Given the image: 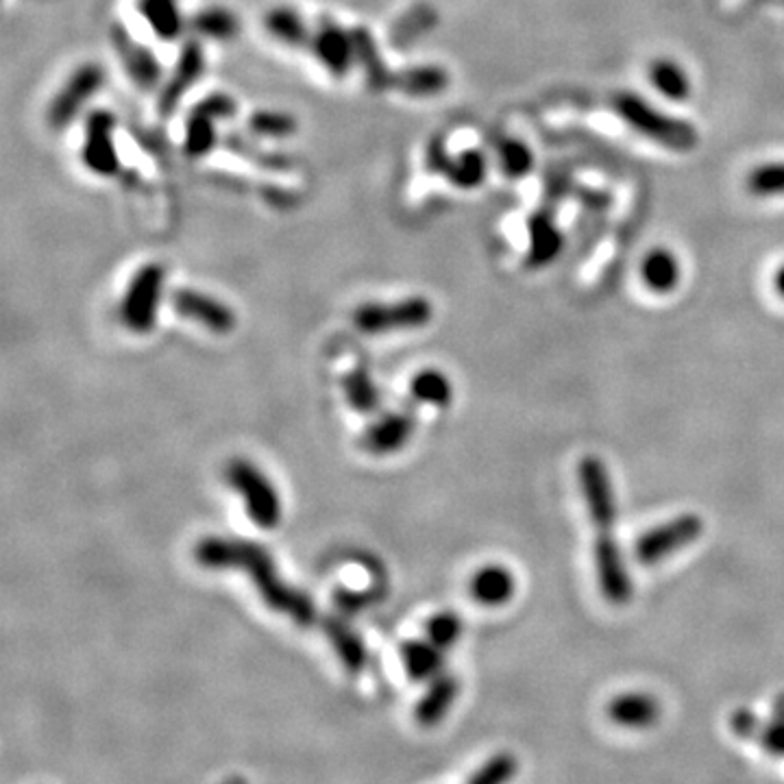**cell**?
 <instances>
[{
  "label": "cell",
  "mask_w": 784,
  "mask_h": 784,
  "mask_svg": "<svg viewBox=\"0 0 784 784\" xmlns=\"http://www.w3.org/2000/svg\"><path fill=\"white\" fill-rule=\"evenodd\" d=\"M452 83L450 72L443 65L419 64L394 70L392 90L412 99H434L443 94Z\"/></svg>",
  "instance_id": "obj_18"
},
{
  "label": "cell",
  "mask_w": 784,
  "mask_h": 784,
  "mask_svg": "<svg viewBox=\"0 0 784 784\" xmlns=\"http://www.w3.org/2000/svg\"><path fill=\"white\" fill-rule=\"evenodd\" d=\"M310 51L317 58V62L326 68L327 74H331L333 79L347 76L355 65L353 33L340 27L331 18L319 20L312 35Z\"/></svg>",
  "instance_id": "obj_11"
},
{
  "label": "cell",
  "mask_w": 784,
  "mask_h": 784,
  "mask_svg": "<svg viewBox=\"0 0 784 784\" xmlns=\"http://www.w3.org/2000/svg\"><path fill=\"white\" fill-rule=\"evenodd\" d=\"M351 33H353V42H355V65H360L367 85L373 92L392 90L394 70H391L389 64L384 62L373 33L367 27H355V29H351Z\"/></svg>",
  "instance_id": "obj_20"
},
{
  "label": "cell",
  "mask_w": 784,
  "mask_h": 784,
  "mask_svg": "<svg viewBox=\"0 0 784 784\" xmlns=\"http://www.w3.org/2000/svg\"><path fill=\"white\" fill-rule=\"evenodd\" d=\"M216 125H218L216 118L190 110L188 121H186V140H184V151L188 157L200 159L216 148V144H218Z\"/></svg>",
  "instance_id": "obj_32"
},
{
  "label": "cell",
  "mask_w": 784,
  "mask_h": 784,
  "mask_svg": "<svg viewBox=\"0 0 784 784\" xmlns=\"http://www.w3.org/2000/svg\"><path fill=\"white\" fill-rule=\"evenodd\" d=\"M452 153L447 151V142L443 137H432V142L427 144V151H425V164L432 173H439V175H445L447 168H450V162H452Z\"/></svg>",
  "instance_id": "obj_42"
},
{
  "label": "cell",
  "mask_w": 784,
  "mask_h": 784,
  "mask_svg": "<svg viewBox=\"0 0 784 784\" xmlns=\"http://www.w3.org/2000/svg\"><path fill=\"white\" fill-rule=\"evenodd\" d=\"M112 47L125 65V72L140 90H153L159 85L164 72L157 58L144 44L135 42L123 24L112 27Z\"/></svg>",
  "instance_id": "obj_14"
},
{
  "label": "cell",
  "mask_w": 784,
  "mask_h": 784,
  "mask_svg": "<svg viewBox=\"0 0 784 784\" xmlns=\"http://www.w3.org/2000/svg\"><path fill=\"white\" fill-rule=\"evenodd\" d=\"M231 488L243 497L249 519L260 529L279 527L283 517L281 497L268 475L249 460H231L225 471Z\"/></svg>",
  "instance_id": "obj_3"
},
{
  "label": "cell",
  "mask_w": 784,
  "mask_h": 784,
  "mask_svg": "<svg viewBox=\"0 0 784 784\" xmlns=\"http://www.w3.org/2000/svg\"><path fill=\"white\" fill-rule=\"evenodd\" d=\"M116 116L107 110H94L85 121V140L81 148L83 166L103 179H112L121 171V157L114 142Z\"/></svg>",
  "instance_id": "obj_9"
},
{
  "label": "cell",
  "mask_w": 784,
  "mask_h": 784,
  "mask_svg": "<svg viewBox=\"0 0 784 784\" xmlns=\"http://www.w3.org/2000/svg\"><path fill=\"white\" fill-rule=\"evenodd\" d=\"M264 29L272 40L290 49H310L314 35L306 18L292 7H272L264 16Z\"/></svg>",
  "instance_id": "obj_23"
},
{
  "label": "cell",
  "mask_w": 784,
  "mask_h": 784,
  "mask_svg": "<svg viewBox=\"0 0 784 784\" xmlns=\"http://www.w3.org/2000/svg\"><path fill=\"white\" fill-rule=\"evenodd\" d=\"M592 558H595V571H597L601 595L615 606L628 604L632 599L635 585L626 567L621 547L615 538V532L597 534V540L592 545Z\"/></svg>",
  "instance_id": "obj_10"
},
{
  "label": "cell",
  "mask_w": 784,
  "mask_h": 784,
  "mask_svg": "<svg viewBox=\"0 0 784 784\" xmlns=\"http://www.w3.org/2000/svg\"><path fill=\"white\" fill-rule=\"evenodd\" d=\"M410 392L416 401L434 405V408H447V405H452V399H454V386H452L450 378L436 369H427V371H421L419 375H414L412 384H410Z\"/></svg>",
  "instance_id": "obj_33"
},
{
  "label": "cell",
  "mask_w": 784,
  "mask_h": 784,
  "mask_svg": "<svg viewBox=\"0 0 784 784\" xmlns=\"http://www.w3.org/2000/svg\"><path fill=\"white\" fill-rule=\"evenodd\" d=\"M193 110L200 112V114H207V116H212L216 121H229V118L236 116L238 103H236L234 96H229L225 92H214V94L200 99Z\"/></svg>",
  "instance_id": "obj_40"
},
{
  "label": "cell",
  "mask_w": 784,
  "mask_h": 784,
  "mask_svg": "<svg viewBox=\"0 0 784 784\" xmlns=\"http://www.w3.org/2000/svg\"><path fill=\"white\" fill-rule=\"evenodd\" d=\"M612 107L628 127L669 151L687 153L700 144V133L689 121L656 110L652 103L643 101L639 94L619 92L615 94Z\"/></svg>",
  "instance_id": "obj_2"
},
{
  "label": "cell",
  "mask_w": 784,
  "mask_h": 784,
  "mask_svg": "<svg viewBox=\"0 0 784 784\" xmlns=\"http://www.w3.org/2000/svg\"><path fill=\"white\" fill-rule=\"evenodd\" d=\"M321 623H323V632H326L329 643L333 646L342 664L349 671L358 673L367 664V650H364L360 635L338 617H326Z\"/></svg>",
  "instance_id": "obj_29"
},
{
  "label": "cell",
  "mask_w": 784,
  "mask_h": 784,
  "mask_svg": "<svg viewBox=\"0 0 784 784\" xmlns=\"http://www.w3.org/2000/svg\"><path fill=\"white\" fill-rule=\"evenodd\" d=\"M166 286V268L159 261L144 264L131 279L121 303V321L133 333H148L157 323V310Z\"/></svg>",
  "instance_id": "obj_4"
},
{
  "label": "cell",
  "mask_w": 784,
  "mask_h": 784,
  "mask_svg": "<svg viewBox=\"0 0 784 784\" xmlns=\"http://www.w3.org/2000/svg\"><path fill=\"white\" fill-rule=\"evenodd\" d=\"M745 188L759 198L784 196V162H765L754 166L745 177Z\"/></svg>",
  "instance_id": "obj_36"
},
{
  "label": "cell",
  "mask_w": 784,
  "mask_h": 784,
  "mask_svg": "<svg viewBox=\"0 0 784 784\" xmlns=\"http://www.w3.org/2000/svg\"><path fill=\"white\" fill-rule=\"evenodd\" d=\"M648 76L656 92L662 94L667 101L684 103L693 94V83L687 68L671 58H656L648 68Z\"/></svg>",
  "instance_id": "obj_27"
},
{
  "label": "cell",
  "mask_w": 784,
  "mask_h": 784,
  "mask_svg": "<svg viewBox=\"0 0 784 784\" xmlns=\"http://www.w3.org/2000/svg\"><path fill=\"white\" fill-rule=\"evenodd\" d=\"M774 290L778 292L781 299H784V264H781L778 270L774 272Z\"/></svg>",
  "instance_id": "obj_43"
},
{
  "label": "cell",
  "mask_w": 784,
  "mask_h": 784,
  "mask_svg": "<svg viewBox=\"0 0 784 784\" xmlns=\"http://www.w3.org/2000/svg\"><path fill=\"white\" fill-rule=\"evenodd\" d=\"M434 317V308L425 297H408L394 303H364L353 312V326L362 333H389L394 329H419Z\"/></svg>",
  "instance_id": "obj_6"
},
{
  "label": "cell",
  "mask_w": 784,
  "mask_h": 784,
  "mask_svg": "<svg viewBox=\"0 0 784 784\" xmlns=\"http://www.w3.org/2000/svg\"><path fill=\"white\" fill-rule=\"evenodd\" d=\"M704 534V519L693 513L678 515L667 523H660L650 532L641 534L635 545V558L639 565L653 567L673 554L691 547Z\"/></svg>",
  "instance_id": "obj_5"
},
{
  "label": "cell",
  "mask_w": 784,
  "mask_h": 784,
  "mask_svg": "<svg viewBox=\"0 0 784 784\" xmlns=\"http://www.w3.org/2000/svg\"><path fill=\"white\" fill-rule=\"evenodd\" d=\"M342 391L347 396V403L362 414H371L380 408V391L369 369L362 364L342 378Z\"/></svg>",
  "instance_id": "obj_31"
},
{
  "label": "cell",
  "mask_w": 784,
  "mask_h": 784,
  "mask_svg": "<svg viewBox=\"0 0 784 784\" xmlns=\"http://www.w3.org/2000/svg\"><path fill=\"white\" fill-rule=\"evenodd\" d=\"M384 588L375 587L373 590H360V592H347V590H338L336 595V604L340 610L344 612H358L364 606H371L375 601H380L384 597Z\"/></svg>",
  "instance_id": "obj_41"
},
{
  "label": "cell",
  "mask_w": 784,
  "mask_h": 784,
  "mask_svg": "<svg viewBox=\"0 0 784 784\" xmlns=\"http://www.w3.org/2000/svg\"><path fill=\"white\" fill-rule=\"evenodd\" d=\"M196 563L205 569H240L249 576L261 601L277 615L301 628L319 621L317 604L299 588L290 587L277 571L272 556L251 540L207 536L195 547Z\"/></svg>",
  "instance_id": "obj_1"
},
{
  "label": "cell",
  "mask_w": 784,
  "mask_h": 784,
  "mask_svg": "<svg viewBox=\"0 0 784 784\" xmlns=\"http://www.w3.org/2000/svg\"><path fill=\"white\" fill-rule=\"evenodd\" d=\"M580 488L587 504L588 517L599 532H615L617 523V495L610 471L601 457L587 456L578 466Z\"/></svg>",
  "instance_id": "obj_8"
},
{
  "label": "cell",
  "mask_w": 784,
  "mask_h": 784,
  "mask_svg": "<svg viewBox=\"0 0 784 784\" xmlns=\"http://www.w3.org/2000/svg\"><path fill=\"white\" fill-rule=\"evenodd\" d=\"M519 776L517 754L504 750L486 759L464 784H513Z\"/></svg>",
  "instance_id": "obj_35"
},
{
  "label": "cell",
  "mask_w": 784,
  "mask_h": 784,
  "mask_svg": "<svg viewBox=\"0 0 784 784\" xmlns=\"http://www.w3.org/2000/svg\"><path fill=\"white\" fill-rule=\"evenodd\" d=\"M457 695H460V680L454 673L447 671L441 673L430 682L425 695L419 700L414 709V719L425 728L439 725L454 709Z\"/></svg>",
  "instance_id": "obj_21"
},
{
  "label": "cell",
  "mask_w": 784,
  "mask_h": 784,
  "mask_svg": "<svg viewBox=\"0 0 784 784\" xmlns=\"http://www.w3.org/2000/svg\"><path fill=\"white\" fill-rule=\"evenodd\" d=\"M462 632H464V623H462L460 615L452 612V610L436 612L425 626V639H430L432 643H436L445 652L456 646Z\"/></svg>",
  "instance_id": "obj_39"
},
{
  "label": "cell",
  "mask_w": 784,
  "mask_h": 784,
  "mask_svg": "<svg viewBox=\"0 0 784 784\" xmlns=\"http://www.w3.org/2000/svg\"><path fill=\"white\" fill-rule=\"evenodd\" d=\"M203 70H205L203 47H200V42L196 38L195 40H188L182 47V53H179V60L175 64L173 74L166 79V83H164V87L159 92L157 110H159L162 116H171L179 107L184 96L190 92V87L203 76Z\"/></svg>",
  "instance_id": "obj_12"
},
{
  "label": "cell",
  "mask_w": 784,
  "mask_h": 784,
  "mask_svg": "<svg viewBox=\"0 0 784 784\" xmlns=\"http://www.w3.org/2000/svg\"><path fill=\"white\" fill-rule=\"evenodd\" d=\"M445 177L462 190L479 188L488 177V159L482 151L466 148L452 157Z\"/></svg>",
  "instance_id": "obj_30"
},
{
  "label": "cell",
  "mask_w": 784,
  "mask_h": 784,
  "mask_svg": "<svg viewBox=\"0 0 784 784\" xmlns=\"http://www.w3.org/2000/svg\"><path fill=\"white\" fill-rule=\"evenodd\" d=\"M137 11L162 42L179 40L188 29L179 0H137Z\"/></svg>",
  "instance_id": "obj_25"
},
{
  "label": "cell",
  "mask_w": 784,
  "mask_h": 784,
  "mask_svg": "<svg viewBox=\"0 0 784 784\" xmlns=\"http://www.w3.org/2000/svg\"><path fill=\"white\" fill-rule=\"evenodd\" d=\"M641 281L656 295H667L678 288L682 279V264L678 256L664 247L652 249L641 261Z\"/></svg>",
  "instance_id": "obj_26"
},
{
  "label": "cell",
  "mask_w": 784,
  "mask_h": 784,
  "mask_svg": "<svg viewBox=\"0 0 784 784\" xmlns=\"http://www.w3.org/2000/svg\"><path fill=\"white\" fill-rule=\"evenodd\" d=\"M299 130V123L292 114L279 112V110H258L249 116V131L256 137H272V140H283L295 135Z\"/></svg>",
  "instance_id": "obj_37"
},
{
  "label": "cell",
  "mask_w": 784,
  "mask_h": 784,
  "mask_svg": "<svg viewBox=\"0 0 784 784\" xmlns=\"http://www.w3.org/2000/svg\"><path fill=\"white\" fill-rule=\"evenodd\" d=\"M772 718L784 719V691H781V693L774 698V704H772Z\"/></svg>",
  "instance_id": "obj_44"
},
{
  "label": "cell",
  "mask_w": 784,
  "mask_h": 784,
  "mask_svg": "<svg viewBox=\"0 0 784 784\" xmlns=\"http://www.w3.org/2000/svg\"><path fill=\"white\" fill-rule=\"evenodd\" d=\"M188 29L196 38H205L214 42H231L240 33V20L231 9L214 4L196 11L188 20Z\"/></svg>",
  "instance_id": "obj_28"
},
{
  "label": "cell",
  "mask_w": 784,
  "mask_h": 784,
  "mask_svg": "<svg viewBox=\"0 0 784 784\" xmlns=\"http://www.w3.org/2000/svg\"><path fill=\"white\" fill-rule=\"evenodd\" d=\"M471 597L482 606H504L517 592V578L504 565H486L477 569L468 582Z\"/></svg>",
  "instance_id": "obj_19"
},
{
  "label": "cell",
  "mask_w": 784,
  "mask_h": 784,
  "mask_svg": "<svg viewBox=\"0 0 784 784\" xmlns=\"http://www.w3.org/2000/svg\"><path fill=\"white\" fill-rule=\"evenodd\" d=\"M227 148L236 155H240L243 159L260 166L264 171H272V173H281V171H288L292 168V159L290 155L286 153H275V151H266L261 146L260 142H251V140H245L243 135L238 133H231L227 135Z\"/></svg>",
  "instance_id": "obj_34"
},
{
  "label": "cell",
  "mask_w": 784,
  "mask_h": 784,
  "mask_svg": "<svg viewBox=\"0 0 784 784\" xmlns=\"http://www.w3.org/2000/svg\"><path fill=\"white\" fill-rule=\"evenodd\" d=\"M527 234H529L527 266L532 268L547 266L563 254L565 236L549 214L538 212L536 216H532L527 225Z\"/></svg>",
  "instance_id": "obj_22"
},
{
  "label": "cell",
  "mask_w": 784,
  "mask_h": 784,
  "mask_svg": "<svg viewBox=\"0 0 784 784\" xmlns=\"http://www.w3.org/2000/svg\"><path fill=\"white\" fill-rule=\"evenodd\" d=\"M414 430L416 416L410 410L389 412L364 432L362 447L373 456H391L410 443Z\"/></svg>",
  "instance_id": "obj_16"
},
{
  "label": "cell",
  "mask_w": 784,
  "mask_h": 784,
  "mask_svg": "<svg viewBox=\"0 0 784 784\" xmlns=\"http://www.w3.org/2000/svg\"><path fill=\"white\" fill-rule=\"evenodd\" d=\"M105 70L94 62L79 65L55 94L49 105L47 123L53 131H62L83 112L85 103H90L105 83Z\"/></svg>",
  "instance_id": "obj_7"
},
{
  "label": "cell",
  "mask_w": 784,
  "mask_h": 784,
  "mask_svg": "<svg viewBox=\"0 0 784 784\" xmlns=\"http://www.w3.org/2000/svg\"><path fill=\"white\" fill-rule=\"evenodd\" d=\"M401 660L412 682H432L445 673V650L430 639L405 641L401 646Z\"/></svg>",
  "instance_id": "obj_24"
},
{
  "label": "cell",
  "mask_w": 784,
  "mask_h": 784,
  "mask_svg": "<svg viewBox=\"0 0 784 784\" xmlns=\"http://www.w3.org/2000/svg\"><path fill=\"white\" fill-rule=\"evenodd\" d=\"M173 308L184 319H190L198 326H203L214 333H220V336L234 331V327H236V312L227 303H223L205 292L193 290V288H179L173 295Z\"/></svg>",
  "instance_id": "obj_13"
},
{
  "label": "cell",
  "mask_w": 784,
  "mask_h": 784,
  "mask_svg": "<svg viewBox=\"0 0 784 784\" xmlns=\"http://www.w3.org/2000/svg\"><path fill=\"white\" fill-rule=\"evenodd\" d=\"M497 159H499L504 175H508L513 179L525 177L534 166V153L529 151V146L525 142L515 140V137H506L497 144Z\"/></svg>",
  "instance_id": "obj_38"
},
{
  "label": "cell",
  "mask_w": 784,
  "mask_h": 784,
  "mask_svg": "<svg viewBox=\"0 0 784 784\" xmlns=\"http://www.w3.org/2000/svg\"><path fill=\"white\" fill-rule=\"evenodd\" d=\"M728 725L736 739L756 743L765 754L784 759V719H761L750 709H734Z\"/></svg>",
  "instance_id": "obj_17"
},
{
  "label": "cell",
  "mask_w": 784,
  "mask_h": 784,
  "mask_svg": "<svg viewBox=\"0 0 784 784\" xmlns=\"http://www.w3.org/2000/svg\"><path fill=\"white\" fill-rule=\"evenodd\" d=\"M604 713L617 728L650 730L662 718V704L653 693L623 691L608 700Z\"/></svg>",
  "instance_id": "obj_15"
}]
</instances>
